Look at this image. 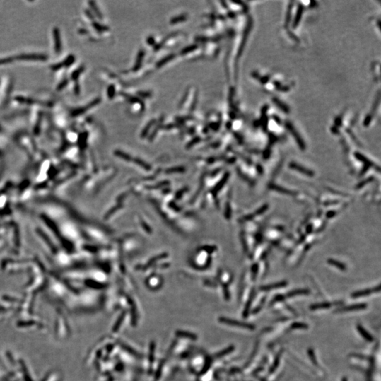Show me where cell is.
Segmentation results:
<instances>
[{"label": "cell", "mask_w": 381, "mask_h": 381, "mask_svg": "<svg viewBox=\"0 0 381 381\" xmlns=\"http://www.w3.org/2000/svg\"><path fill=\"white\" fill-rule=\"evenodd\" d=\"M74 56H69V57L66 59V61H64L65 65H66V66H69V65L72 64V63L74 62Z\"/></svg>", "instance_id": "36"}, {"label": "cell", "mask_w": 381, "mask_h": 381, "mask_svg": "<svg viewBox=\"0 0 381 381\" xmlns=\"http://www.w3.org/2000/svg\"><path fill=\"white\" fill-rule=\"evenodd\" d=\"M287 285V282H285V281H283V282H276V283H274V284H268V285L262 286V287H260V289H261V291H270V290H272V289H280V288L284 287Z\"/></svg>", "instance_id": "6"}, {"label": "cell", "mask_w": 381, "mask_h": 381, "mask_svg": "<svg viewBox=\"0 0 381 381\" xmlns=\"http://www.w3.org/2000/svg\"><path fill=\"white\" fill-rule=\"evenodd\" d=\"M290 167H292V168L294 169V170H297L298 172H301V173L304 174V175H306V176L312 177V176H313V173L311 171L306 170V169L304 168V167H303L301 166H299V165H298L297 164H292V165H290Z\"/></svg>", "instance_id": "15"}, {"label": "cell", "mask_w": 381, "mask_h": 381, "mask_svg": "<svg viewBox=\"0 0 381 381\" xmlns=\"http://www.w3.org/2000/svg\"><path fill=\"white\" fill-rule=\"evenodd\" d=\"M367 308V304L365 303H354V304L349 305V306H344L336 310L335 312L337 313H343V312H350L354 311H359V310H363Z\"/></svg>", "instance_id": "2"}, {"label": "cell", "mask_w": 381, "mask_h": 381, "mask_svg": "<svg viewBox=\"0 0 381 381\" xmlns=\"http://www.w3.org/2000/svg\"><path fill=\"white\" fill-rule=\"evenodd\" d=\"M53 34L54 37V44H55V50L57 53H60L61 50V37H60L59 31L57 28H54L53 30Z\"/></svg>", "instance_id": "8"}, {"label": "cell", "mask_w": 381, "mask_h": 381, "mask_svg": "<svg viewBox=\"0 0 381 381\" xmlns=\"http://www.w3.org/2000/svg\"><path fill=\"white\" fill-rule=\"evenodd\" d=\"M352 356L354 357H356L358 358H362V359H364V358H366V356H363V355H361V354H352Z\"/></svg>", "instance_id": "43"}, {"label": "cell", "mask_w": 381, "mask_h": 381, "mask_svg": "<svg viewBox=\"0 0 381 381\" xmlns=\"http://www.w3.org/2000/svg\"><path fill=\"white\" fill-rule=\"evenodd\" d=\"M83 69H84L83 67H80V69H78V70L75 71L73 73V75H72V78L74 79L78 78L79 76H80V74H81V72L83 71Z\"/></svg>", "instance_id": "32"}, {"label": "cell", "mask_w": 381, "mask_h": 381, "mask_svg": "<svg viewBox=\"0 0 381 381\" xmlns=\"http://www.w3.org/2000/svg\"><path fill=\"white\" fill-rule=\"evenodd\" d=\"M356 329H357L358 332H359V334H361L362 337L364 338L365 340L368 341V342H373V336L370 334L369 332H368L363 327L362 325H356Z\"/></svg>", "instance_id": "9"}, {"label": "cell", "mask_w": 381, "mask_h": 381, "mask_svg": "<svg viewBox=\"0 0 381 381\" xmlns=\"http://www.w3.org/2000/svg\"><path fill=\"white\" fill-rule=\"evenodd\" d=\"M147 42H148V44L151 45H155V40L153 37H151H151H148V40H147Z\"/></svg>", "instance_id": "42"}, {"label": "cell", "mask_w": 381, "mask_h": 381, "mask_svg": "<svg viewBox=\"0 0 381 381\" xmlns=\"http://www.w3.org/2000/svg\"><path fill=\"white\" fill-rule=\"evenodd\" d=\"M234 349V346H230L229 347L226 348L225 349L222 350V351H220V352L218 353V354H216V357L220 358V357H222V356H224L225 355L227 354H230V353L232 352V351H233Z\"/></svg>", "instance_id": "23"}, {"label": "cell", "mask_w": 381, "mask_h": 381, "mask_svg": "<svg viewBox=\"0 0 381 381\" xmlns=\"http://www.w3.org/2000/svg\"><path fill=\"white\" fill-rule=\"evenodd\" d=\"M115 93H116V88H115V86L112 84L110 85L107 88V96L110 99H112L115 97Z\"/></svg>", "instance_id": "27"}, {"label": "cell", "mask_w": 381, "mask_h": 381, "mask_svg": "<svg viewBox=\"0 0 381 381\" xmlns=\"http://www.w3.org/2000/svg\"><path fill=\"white\" fill-rule=\"evenodd\" d=\"M138 95H139V96H141V97H143V98H148V97H150V96H151V93L147 92V91H145V92H142V91H141V92L138 93Z\"/></svg>", "instance_id": "38"}, {"label": "cell", "mask_w": 381, "mask_h": 381, "mask_svg": "<svg viewBox=\"0 0 381 381\" xmlns=\"http://www.w3.org/2000/svg\"><path fill=\"white\" fill-rule=\"evenodd\" d=\"M187 19V16L186 14L179 15L178 16H176V17H174V18H172V19L170 20V24L175 25V24L180 23V22L185 21Z\"/></svg>", "instance_id": "21"}, {"label": "cell", "mask_w": 381, "mask_h": 381, "mask_svg": "<svg viewBox=\"0 0 381 381\" xmlns=\"http://www.w3.org/2000/svg\"><path fill=\"white\" fill-rule=\"evenodd\" d=\"M163 120H164L163 117H162V118H160V119L159 120V122H158V123H157L156 124V128L154 129V131H153V133H152V134H151V136H150L149 139H151V140H153V139H154V138H155V136H156V134H158V131H159L160 129H161L162 127H163Z\"/></svg>", "instance_id": "20"}, {"label": "cell", "mask_w": 381, "mask_h": 381, "mask_svg": "<svg viewBox=\"0 0 381 381\" xmlns=\"http://www.w3.org/2000/svg\"><path fill=\"white\" fill-rule=\"evenodd\" d=\"M175 57H176L175 54H170L167 55V56L165 57H163V59H161L160 61H158V62H157L156 66L158 67V68H160V67H162L165 64H166L167 63H168L170 61L174 59L175 58Z\"/></svg>", "instance_id": "13"}, {"label": "cell", "mask_w": 381, "mask_h": 381, "mask_svg": "<svg viewBox=\"0 0 381 381\" xmlns=\"http://www.w3.org/2000/svg\"><path fill=\"white\" fill-rule=\"evenodd\" d=\"M156 124V120L155 119L150 121V122L147 124V125H146L143 128V129L142 132H141V137L142 138L146 137V136L148 135V132L150 131V130L152 129V127Z\"/></svg>", "instance_id": "17"}, {"label": "cell", "mask_w": 381, "mask_h": 381, "mask_svg": "<svg viewBox=\"0 0 381 381\" xmlns=\"http://www.w3.org/2000/svg\"><path fill=\"white\" fill-rule=\"evenodd\" d=\"M197 100H198V93L196 92V94L194 95V100H193L192 104H191V111L194 110L195 108H196V104H197Z\"/></svg>", "instance_id": "34"}, {"label": "cell", "mask_w": 381, "mask_h": 381, "mask_svg": "<svg viewBox=\"0 0 381 381\" xmlns=\"http://www.w3.org/2000/svg\"><path fill=\"white\" fill-rule=\"evenodd\" d=\"M310 291L306 289H294V290L290 291L286 294L287 297H293L295 296H301V295H308L309 294Z\"/></svg>", "instance_id": "11"}, {"label": "cell", "mask_w": 381, "mask_h": 381, "mask_svg": "<svg viewBox=\"0 0 381 381\" xmlns=\"http://www.w3.org/2000/svg\"><path fill=\"white\" fill-rule=\"evenodd\" d=\"M284 297H285V296H283V295H277V296H275V297H274V298H273V299L272 300L271 303H271V304H272V303H276V302H279V301H282V300H284Z\"/></svg>", "instance_id": "33"}, {"label": "cell", "mask_w": 381, "mask_h": 381, "mask_svg": "<svg viewBox=\"0 0 381 381\" xmlns=\"http://www.w3.org/2000/svg\"><path fill=\"white\" fill-rule=\"evenodd\" d=\"M89 4L90 5L91 8H92L93 10L94 13L97 15V16L100 18V19H102V15L100 10L98 9L97 5L95 4V2H94V1H90Z\"/></svg>", "instance_id": "24"}, {"label": "cell", "mask_w": 381, "mask_h": 381, "mask_svg": "<svg viewBox=\"0 0 381 381\" xmlns=\"http://www.w3.org/2000/svg\"><path fill=\"white\" fill-rule=\"evenodd\" d=\"M120 95H121L123 96V97L124 98H126V99H127V100H129V102H131V103H139V104H141L143 107L144 106V104L142 102V101L141 100V99L139 98L136 97V96L130 95L127 94V93H123V92L121 93Z\"/></svg>", "instance_id": "14"}, {"label": "cell", "mask_w": 381, "mask_h": 381, "mask_svg": "<svg viewBox=\"0 0 381 381\" xmlns=\"http://www.w3.org/2000/svg\"><path fill=\"white\" fill-rule=\"evenodd\" d=\"M332 306V303L329 302H322L314 303L310 306V309L311 310H318V309H324V308H329Z\"/></svg>", "instance_id": "16"}, {"label": "cell", "mask_w": 381, "mask_h": 381, "mask_svg": "<svg viewBox=\"0 0 381 381\" xmlns=\"http://www.w3.org/2000/svg\"><path fill=\"white\" fill-rule=\"evenodd\" d=\"M100 98H96L95 100H94L93 101H92L91 102H90L88 105H86V106L83 107L82 108H78V109L75 110L73 112V115L74 116H78V115H81V114H83L86 111L90 109V108L93 107L94 106L97 105L98 103H100Z\"/></svg>", "instance_id": "3"}, {"label": "cell", "mask_w": 381, "mask_h": 381, "mask_svg": "<svg viewBox=\"0 0 381 381\" xmlns=\"http://www.w3.org/2000/svg\"><path fill=\"white\" fill-rule=\"evenodd\" d=\"M201 140V139L199 137V136H196V137H195L194 139H192V141H191V142L189 143V145H188V146H193V145L197 143H199Z\"/></svg>", "instance_id": "35"}, {"label": "cell", "mask_w": 381, "mask_h": 381, "mask_svg": "<svg viewBox=\"0 0 381 381\" xmlns=\"http://www.w3.org/2000/svg\"><path fill=\"white\" fill-rule=\"evenodd\" d=\"M219 320H220V323L226 324V325H231V326L239 327H241V328L246 329V330H254L255 329H256V327H255V325H253V324L244 323V322L239 321V320H234V319L225 318V317H221V318H219Z\"/></svg>", "instance_id": "1"}, {"label": "cell", "mask_w": 381, "mask_h": 381, "mask_svg": "<svg viewBox=\"0 0 381 381\" xmlns=\"http://www.w3.org/2000/svg\"><path fill=\"white\" fill-rule=\"evenodd\" d=\"M307 353L308 354V356H309L310 360H311V361L312 362V363H313V364L315 365H318V362H317V359H316V357H315V354L314 351H313V350L312 349H308V351H307Z\"/></svg>", "instance_id": "26"}, {"label": "cell", "mask_w": 381, "mask_h": 381, "mask_svg": "<svg viewBox=\"0 0 381 381\" xmlns=\"http://www.w3.org/2000/svg\"><path fill=\"white\" fill-rule=\"evenodd\" d=\"M191 119H194V117H191V116H187V117H179L178 120L179 122H184L186 120H191Z\"/></svg>", "instance_id": "39"}, {"label": "cell", "mask_w": 381, "mask_h": 381, "mask_svg": "<svg viewBox=\"0 0 381 381\" xmlns=\"http://www.w3.org/2000/svg\"><path fill=\"white\" fill-rule=\"evenodd\" d=\"M290 327L292 330H307L308 328V325L304 323L294 322V323L291 324Z\"/></svg>", "instance_id": "19"}, {"label": "cell", "mask_w": 381, "mask_h": 381, "mask_svg": "<svg viewBox=\"0 0 381 381\" xmlns=\"http://www.w3.org/2000/svg\"><path fill=\"white\" fill-rule=\"evenodd\" d=\"M124 318V313L122 315H120V317L119 318L118 320H117V322L116 323V324H115V327H114V331L118 330V329L119 328L121 324L122 323V321H123Z\"/></svg>", "instance_id": "31"}, {"label": "cell", "mask_w": 381, "mask_h": 381, "mask_svg": "<svg viewBox=\"0 0 381 381\" xmlns=\"http://www.w3.org/2000/svg\"><path fill=\"white\" fill-rule=\"evenodd\" d=\"M176 334H177V335L179 336V337H186V338H189L191 339H194V340H195V339H196V338H197L196 335H195L194 334H192L189 332H186V331H181V330L177 331Z\"/></svg>", "instance_id": "18"}, {"label": "cell", "mask_w": 381, "mask_h": 381, "mask_svg": "<svg viewBox=\"0 0 381 381\" xmlns=\"http://www.w3.org/2000/svg\"><path fill=\"white\" fill-rule=\"evenodd\" d=\"M188 94H189V90H187V91H186V93H185V94H184V97H183V98H182V100H181V101H180V103H179V107H182V105H183V104H184V102H185V101H186V100H187V97H188Z\"/></svg>", "instance_id": "37"}, {"label": "cell", "mask_w": 381, "mask_h": 381, "mask_svg": "<svg viewBox=\"0 0 381 381\" xmlns=\"http://www.w3.org/2000/svg\"><path fill=\"white\" fill-rule=\"evenodd\" d=\"M282 350H280V351L276 354L275 358H274V361L272 362V365H270V368H269V374L273 373L274 372L277 370V368H278L279 365H280V363L281 357H282Z\"/></svg>", "instance_id": "7"}, {"label": "cell", "mask_w": 381, "mask_h": 381, "mask_svg": "<svg viewBox=\"0 0 381 381\" xmlns=\"http://www.w3.org/2000/svg\"><path fill=\"white\" fill-rule=\"evenodd\" d=\"M197 48H198L197 45H191L187 46V47H184V49H182V51H181L180 53H181V54H189V53H191V52H192L196 50V49H197Z\"/></svg>", "instance_id": "22"}, {"label": "cell", "mask_w": 381, "mask_h": 381, "mask_svg": "<svg viewBox=\"0 0 381 381\" xmlns=\"http://www.w3.org/2000/svg\"><path fill=\"white\" fill-rule=\"evenodd\" d=\"M342 381H348V379L346 378V377H343V378L342 379Z\"/></svg>", "instance_id": "45"}, {"label": "cell", "mask_w": 381, "mask_h": 381, "mask_svg": "<svg viewBox=\"0 0 381 381\" xmlns=\"http://www.w3.org/2000/svg\"><path fill=\"white\" fill-rule=\"evenodd\" d=\"M179 127V125L176 124H169L165 126V127H164V129H172L175 128V127Z\"/></svg>", "instance_id": "40"}, {"label": "cell", "mask_w": 381, "mask_h": 381, "mask_svg": "<svg viewBox=\"0 0 381 381\" xmlns=\"http://www.w3.org/2000/svg\"><path fill=\"white\" fill-rule=\"evenodd\" d=\"M18 59L21 60H46L47 59V56L44 54H21L18 57Z\"/></svg>", "instance_id": "5"}, {"label": "cell", "mask_w": 381, "mask_h": 381, "mask_svg": "<svg viewBox=\"0 0 381 381\" xmlns=\"http://www.w3.org/2000/svg\"><path fill=\"white\" fill-rule=\"evenodd\" d=\"M93 26L95 27V28L96 30H97L98 31H99V32L105 31V30H108V28H107V27L104 26V25H101V24H100V23H94L93 24Z\"/></svg>", "instance_id": "30"}, {"label": "cell", "mask_w": 381, "mask_h": 381, "mask_svg": "<svg viewBox=\"0 0 381 381\" xmlns=\"http://www.w3.org/2000/svg\"><path fill=\"white\" fill-rule=\"evenodd\" d=\"M265 302V297L263 298V299H262L261 302H260L259 304H258V306H257L252 311L253 314H256V313H259L260 311L262 309V308L263 307V305H264Z\"/></svg>", "instance_id": "29"}, {"label": "cell", "mask_w": 381, "mask_h": 381, "mask_svg": "<svg viewBox=\"0 0 381 381\" xmlns=\"http://www.w3.org/2000/svg\"><path fill=\"white\" fill-rule=\"evenodd\" d=\"M328 263H330V264L332 265H333V266L337 267V268L340 269V270H345V268H346L344 264H342V263H340V262H339V261H334V260L329 259L328 260Z\"/></svg>", "instance_id": "25"}, {"label": "cell", "mask_w": 381, "mask_h": 381, "mask_svg": "<svg viewBox=\"0 0 381 381\" xmlns=\"http://www.w3.org/2000/svg\"><path fill=\"white\" fill-rule=\"evenodd\" d=\"M11 61V59H0V64H4L10 63Z\"/></svg>", "instance_id": "41"}, {"label": "cell", "mask_w": 381, "mask_h": 381, "mask_svg": "<svg viewBox=\"0 0 381 381\" xmlns=\"http://www.w3.org/2000/svg\"><path fill=\"white\" fill-rule=\"evenodd\" d=\"M144 56H145L144 50L141 49V50L139 52V53H138V55H137V57H136V63L135 64H134V67H133V70H134V71H138L141 68V64H142V61L143 60Z\"/></svg>", "instance_id": "12"}, {"label": "cell", "mask_w": 381, "mask_h": 381, "mask_svg": "<svg viewBox=\"0 0 381 381\" xmlns=\"http://www.w3.org/2000/svg\"><path fill=\"white\" fill-rule=\"evenodd\" d=\"M253 298H254V292L252 291V292L251 293V295H250L249 299H248L247 302L246 303L245 307L244 308V311H243V317L244 318H247L248 316H249V313H250V309H251V304H252Z\"/></svg>", "instance_id": "10"}, {"label": "cell", "mask_w": 381, "mask_h": 381, "mask_svg": "<svg viewBox=\"0 0 381 381\" xmlns=\"http://www.w3.org/2000/svg\"><path fill=\"white\" fill-rule=\"evenodd\" d=\"M380 286L378 285L377 287H375L373 289H364V290H360L352 293V294H351V297L353 298L362 297V296L370 295V294L373 292H380Z\"/></svg>", "instance_id": "4"}, {"label": "cell", "mask_w": 381, "mask_h": 381, "mask_svg": "<svg viewBox=\"0 0 381 381\" xmlns=\"http://www.w3.org/2000/svg\"><path fill=\"white\" fill-rule=\"evenodd\" d=\"M258 380H259V381H268L266 379L263 378V377H258Z\"/></svg>", "instance_id": "44"}, {"label": "cell", "mask_w": 381, "mask_h": 381, "mask_svg": "<svg viewBox=\"0 0 381 381\" xmlns=\"http://www.w3.org/2000/svg\"><path fill=\"white\" fill-rule=\"evenodd\" d=\"M272 189H274V190H276L277 191H280V193H283L284 194H289V195H293L294 194L290 191H288L287 189H284V188L277 187V186H272Z\"/></svg>", "instance_id": "28"}]
</instances>
